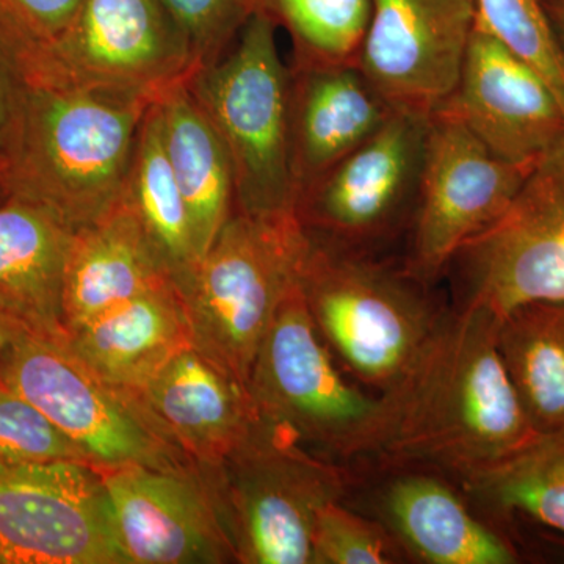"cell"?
Returning a JSON list of instances; mask_svg holds the SVG:
<instances>
[{
	"mask_svg": "<svg viewBox=\"0 0 564 564\" xmlns=\"http://www.w3.org/2000/svg\"><path fill=\"white\" fill-rule=\"evenodd\" d=\"M499 323L484 307L444 311L413 369L384 393L391 426L380 455L389 463L463 477L536 436L500 355Z\"/></svg>",
	"mask_w": 564,
	"mask_h": 564,
	"instance_id": "cell-1",
	"label": "cell"
},
{
	"mask_svg": "<svg viewBox=\"0 0 564 564\" xmlns=\"http://www.w3.org/2000/svg\"><path fill=\"white\" fill-rule=\"evenodd\" d=\"M150 99L24 84L0 152L3 196L76 232L124 196Z\"/></svg>",
	"mask_w": 564,
	"mask_h": 564,
	"instance_id": "cell-2",
	"label": "cell"
},
{
	"mask_svg": "<svg viewBox=\"0 0 564 564\" xmlns=\"http://www.w3.org/2000/svg\"><path fill=\"white\" fill-rule=\"evenodd\" d=\"M300 285L336 361L380 395L399 388L444 314L403 267L313 239Z\"/></svg>",
	"mask_w": 564,
	"mask_h": 564,
	"instance_id": "cell-3",
	"label": "cell"
},
{
	"mask_svg": "<svg viewBox=\"0 0 564 564\" xmlns=\"http://www.w3.org/2000/svg\"><path fill=\"white\" fill-rule=\"evenodd\" d=\"M311 237L295 212L234 210L180 295L193 345L248 386L274 315L300 284Z\"/></svg>",
	"mask_w": 564,
	"mask_h": 564,
	"instance_id": "cell-4",
	"label": "cell"
},
{
	"mask_svg": "<svg viewBox=\"0 0 564 564\" xmlns=\"http://www.w3.org/2000/svg\"><path fill=\"white\" fill-rule=\"evenodd\" d=\"M278 28L254 11L229 54L196 70L187 85L228 151L234 210L295 212L291 161V66Z\"/></svg>",
	"mask_w": 564,
	"mask_h": 564,
	"instance_id": "cell-5",
	"label": "cell"
},
{
	"mask_svg": "<svg viewBox=\"0 0 564 564\" xmlns=\"http://www.w3.org/2000/svg\"><path fill=\"white\" fill-rule=\"evenodd\" d=\"M259 415L302 444L340 458L380 455L391 402L339 370L296 285L274 315L248 377Z\"/></svg>",
	"mask_w": 564,
	"mask_h": 564,
	"instance_id": "cell-6",
	"label": "cell"
},
{
	"mask_svg": "<svg viewBox=\"0 0 564 564\" xmlns=\"http://www.w3.org/2000/svg\"><path fill=\"white\" fill-rule=\"evenodd\" d=\"M202 470L243 564H313L315 518L351 484L347 470L310 454L261 415L220 466Z\"/></svg>",
	"mask_w": 564,
	"mask_h": 564,
	"instance_id": "cell-7",
	"label": "cell"
},
{
	"mask_svg": "<svg viewBox=\"0 0 564 564\" xmlns=\"http://www.w3.org/2000/svg\"><path fill=\"white\" fill-rule=\"evenodd\" d=\"M195 73L191 47L159 0H85L57 39L29 55L22 80L158 101Z\"/></svg>",
	"mask_w": 564,
	"mask_h": 564,
	"instance_id": "cell-8",
	"label": "cell"
},
{
	"mask_svg": "<svg viewBox=\"0 0 564 564\" xmlns=\"http://www.w3.org/2000/svg\"><path fill=\"white\" fill-rule=\"evenodd\" d=\"M430 117L393 110L369 139L304 185L295 214L314 242L377 254L410 229Z\"/></svg>",
	"mask_w": 564,
	"mask_h": 564,
	"instance_id": "cell-9",
	"label": "cell"
},
{
	"mask_svg": "<svg viewBox=\"0 0 564 564\" xmlns=\"http://www.w3.org/2000/svg\"><path fill=\"white\" fill-rule=\"evenodd\" d=\"M0 384L39 408L98 469L195 466L152 429L128 395L91 372L66 339L22 333L0 356Z\"/></svg>",
	"mask_w": 564,
	"mask_h": 564,
	"instance_id": "cell-10",
	"label": "cell"
},
{
	"mask_svg": "<svg viewBox=\"0 0 564 564\" xmlns=\"http://www.w3.org/2000/svg\"><path fill=\"white\" fill-rule=\"evenodd\" d=\"M533 166L505 161L454 113L434 111L403 269L434 284L464 245L502 217Z\"/></svg>",
	"mask_w": 564,
	"mask_h": 564,
	"instance_id": "cell-11",
	"label": "cell"
},
{
	"mask_svg": "<svg viewBox=\"0 0 564 564\" xmlns=\"http://www.w3.org/2000/svg\"><path fill=\"white\" fill-rule=\"evenodd\" d=\"M454 270L455 306L503 315L564 300V140L545 154L502 217L464 245Z\"/></svg>",
	"mask_w": 564,
	"mask_h": 564,
	"instance_id": "cell-12",
	"label": "cell"
},
{
	"mask_svg": "<svg viewBox=\"0 0 564 564\" xmlns=\"http://www.w3.org/2000/svg\"><path fill=\"white\" fill-rule=\"evenodd\" d=\"M0 564H126L98 467L0 459Z\"/></svg>",
	"mask_w": 564,
	"mask_h": 564,
	"instance_id": "cell-13",
	"label": "cell"
},
{
	"mask_svg": "<svg viewBox=\"0 0 564 564\" xmlns=\"http://www.w3.org/2000/svg\"><path fill=\"white\" fill-rule=\"evenodd\" d=\"M356 65L393 110L432 115L454 95L475 25V0H370Z\"/></svg>",
	"mask_w": 564,
	"mask_h": 564,
	"instance_id": "cell-14",
	"label": "cell"
},
{
	"mask_svg": "<svg viewBox=\"0 0 564 564\" xmlns=\"http://www.w3.org/2000/svg\"><path fill=\"white\" fill-rule=\"evenodd\" d=\"M99 473L126 564L237 562L199 467L121 466Z\"/></svg>",
	"mask_w": 564,
	"mask_h": 564,
	"instance_id": "cell-15",
	"label": "cell"
},
{
	"mask_svg": "<svg viewBox=\"0 0 564 564\" xmlns=\"http://www.w3.org/2000/svg\"><path fill=\"white\" fill-rule=\"evenodd\" d=\"M441 109L519 165H536L564 140V111L547 82L478 21L458 85Z\"/></svg>",
	"mask_w": 564,
	"mask_h": 564,
	"instance_id": "cell-16",
	"label": "cell"
},
{
	"mask_svg": "<svg viewBox=\"0 0 564 564\" xmlns=\"http://www.w3.org/2000/svg\"><path fill=\"white\" fill-rule=\"evenodd\" d=\"M122 393L166 443L202 469L220 466L259 421L248 386L195 345Z\"/></svg>",
	"mask_w": 564,
	"mask_h": 564,
	"instance_id": "cell-17",
	"label": "cell"
},
{
	"mask_svg": "<svg viewBox=\"0 0 564 564\" xmlns=\"http://www.w3.org/2000/svg\"><path fill=\"white\" fill-rule=\"evenodd\" d=\"M392 111L356 63L291 66V161L296 195L377 132Z\"/></svg>",
	"mask_w": 564,
	"mask_h": 564,
	"instance_id": "cell-18",
	"label": "cell"
},
{
	"mask_svg": "<svg viewBox=\"0 0 564 564\" xmlns=\"http://www.w3.org/2000/svg\"><path fill=\"white\" fill-rule=\"evenodd\" d=\"M174 284L128 198L74 232L65 282L66 334L141 293Z\"/></svg>",
	"mask_w": 564,
	"mask_h": 564,
	"instance_id": "cell-19",
	"label": "cell"
},
{
	"mask_svg": "<svg viewBox=\"0 0 564 564\" xmlns=\"http://www.w3.org/2000/svg\"><path fill=\"white\" fill-rule=\"evenodd\" d=\"M381 522L408 554L429 564H514V545L434 475L402 473L378 497Z\"/></svg>",
	"mask_w": 564,
	"mask_h": 564,
	"instance_id": "cell-20",
	"label": "cell"
},
{
	"mask_svg": "<svg viewBox=\"0 0 564 564\" xmlns=\"http://www.w3.org/2000/svg\"><path fill=\"white\" fill-rule=\"evenodd\" d=\"M66 344L101 380L129 392L193 340L180 292L166 284L73 329Z\"/></svg>",
	"mask_w": 564,
	"mask_h": 564,
	"instance_id": "cell-21",
	"label": "cell"
},
{
	"mask_svg": "<svg viewBox=\"0 0 564 564\" xmlns=\"http://www.w3.org/2000/svg\"><path fill=\"white\" fill-rule=\"evenodd\" d=\"M73 236L36 207L0 202V313L28 333L66 339L63 282Z\"/></svg>",
	"mask_w": 564,
	"mask_h": 564,
	"instance_id": "cell-22",
	"label": "cell"
},
{
	"mask_svg": "<svg viewBox=\"0 0 564 564\" xmlns=\"http://www.w3.org/2000/svg\"><path fill=\"white\" fill-rule=\"evenodd\" d=\"M163 143L191 212L199 256L206 254L234 212V174L228 151L187 82L155 101Z\"/></svg>",
	"mask_w": 564,
	"mask_h": 564,
	"instance_id": "cell-23",
	"label": "cell"
},
{
	"mask_svg": "<svg viewBox=\"0 0 564 564\" xmlns=\"http://www.w3.org/2000/svg\"><path fill=\"white\" fill-rule=\"evenodd\" d=\"M497 343L534 434L564 433V300L510 311Z\"/></svg>",
	"mask_w": 564,
	"mask_h": 564,
	"instance_id": "cell-24",
	"label": "cell"
},
{
	"mask_svg": "<svg viewBox=\"0 0 564 564\" xmlns=\"http://www.w3.org/2000/svg\"><path fill=\"white\" fill-rule=\"evenodd\" d=\"M126 198L181 291L202 256L196 248L191 212L166 154L155 101L141 121Z\"/></svg>",
	"mask_w": 564,
	"mask_h": 564,
	"instance_id": "cell-25",
	"label": "cell"
},
{
	"mask_svg": "<svg viewBox=\"0 0 564 564\" xmlns=\"http://www.w3.org/2000/svg\"><path fill=\"white\" fill-rule=\"evenodd\" d=\"M466 492L500 514H521L564 536V433L536 434L499 462L463 475Z\"/></svg>",
	"mask_w": 564,
	"mask_h": 564,
	"instance_id": "cell-26",
	"label": "cell"
},
{
	"mask_svg": "<svg viewBox=\"0 0 564 564\" xmlns=\"http://www.w3.org/2000/svg\"><path fill=\"white\" fill-rule=\"evenodd\" d=\"M370 10V0H254L291 39L292 66L356 63Z\"/></svg>",
	"mask_w": 564,
	"mask_h": 564,
	"instance_id": "cell-27",
	"label": "cell"
},
{
	"mask_svg": "<svg viewBox=\"0 0 564 564\" xmlns=\"http://www.w3.org/2000/svg\"><path fill=\"white\" fill-rule=\"evenodd\" d=\"M477 21L536 70L564 111V54L544 0H475Z\"/></svg>",
	"mask_w": 564,
	"mask_h": 564,
	"instance_id": "cell-28",
	"label": "cell"
},
{
	"mask_svg": "<svg viewBox=\"0 0 564 564\" xmlns=\"http://www.w3.org/2000/svg\"><path fill=\"white\" fill-rule=\"evenodd\" d=\"M399 549L383 522L355 513L340 500L325 505L315 518L313 564L395 563Z\"/></svg>",
	"mask_w": 564,
	"mask_h": 564,
	"instance_id": "cell-29",
	"label": "cell"
},
{
	"mask_svg": "<svg viewBox=\"0 0 564 564\" xmlns=\"http://www.w3.org/2000/svg\"><path fill=\"white\" fill-rule=\"evenodd\" d=\"M0 459L13 463L70 462L93 466L79 445L39 408L0 384Z\"/></svg>",
	"mask_w": 564,
	"mask_h": 564,
	"instance_id": "cell-30",
	"label": "cell"
},
{
	"mask_svg": "<svg viewBox=\"0 0 564 564\" xmlns=\"http://www.w3.org/2000/svg\"><path fill=\"white\" fill-rule=\"evenodd\" d=\"M191 47L196 70L223 51L254 13V0H159Z\"/></svg>",
	"mask_w": 564,
	"mask_h": 564,
	"instance_id": "cell-31",
	"label": "cell"
},
{
	"mask_svg": "<svg viewBox=\"0 0 564 564\" xmlns=\"http://www.w3.org/2000/svg\"><path fill=\"white\" fill-rule=\"evenodd\" d=\"M85 0H0V18L17 44L22 66L33 51L57 39L79 13Z\"/></svg>",
	"mask_w": 564,
	"mask_h": 564,
	"instance_id": "cell-32",
	"label": "cell"
},
{
	"mask_svg": "<svg viewBox=\"0 0 564 564\" xmlns=\"http://www.w3.org/2000/svg\"><path fill=\"white\" fill-rule=\"evenodd\" d=\"M22 87L24 82L14 61L10 32L0 18V152L6 147Z\"/></svg>",
	"mask_w": 564,
	"mask_h": 564,
	"instance_id": "cell-33",
	"label": "cell"
},
{
	"mask_svg": "<svg viewBox=\"0 0 564 564\" xmlns=\"http://www.w3.org/2000/svg\"><path fill=\"white\" fill-rule=\"evenodd\" d=\"M22 333L28 332L22 328L20 323L11 321L6 314L0 313V356L9 350L11 345L14 344V340H17Z\"/></svg>",
	"mask_w": 564,
	"mask_h": 564,
	"instance_id": "cell-34",
	"label": "cell"
},
{
	"mask_svg": "<svg viewBox=\"0 0 564 564\" xmlns=\"http://www.w3.org/2000/svg\"><path fill=\"white\" fill-rule=\"evenodd\" d=\"M544 3L564 54V0H544Z\"/></svg>",
	"mask_w": 564,
	"mask_h": 564,
	"instance_id": "cell-35",
	"label": "cell"
},
{
	"mask_svg": "<svg viewBox=\"0 0 564 564\" xmlns=\"http://www.w3.org/2000/svg\"><path fill=\"white\" fill-rule=\"evenodd\" d=\"M6 199V196H3L2 188H0V202H3Z\"/></svg>",
	"mask_w": 564,
	"mask_h": 564,
	"instance_id": "cell-36",
	"label": "cell"
}]
</instances>
